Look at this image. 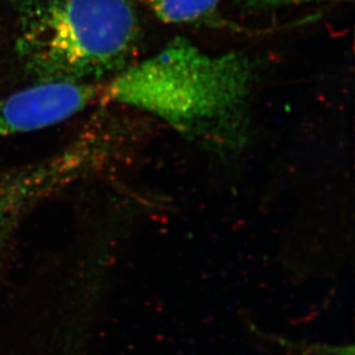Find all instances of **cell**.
<instances>
[{"mask_svg": "<svg viewBox=\"0 0 355 355\" xmlns=\"http://www.w3.org/2000/svg\"><path fill=\"white\" fill-rule=\"evenodd\" d=\"M254 78L248 54L208 53L178 37L115 74L103 99L160 119L208 148L235 151L248 139Z\"/></svg>", "mask_w": 355, "mask_h": 355, "instance_id": "obj_1", "label": "cell"}, {"mask_svg": "<svg viewBox=\"0 0 355 355\" xmlns=\"http://www.w3.org/2000/svg\"><path fill=\"white\" fill-rule=\"evenodd\" d=\"M141 37L130 0H19L17 57L40 80L92 82L127 67Z\"/></svg>", "mask_w": 355, "mask_h": 355, "instance_id": "obj_2", "label": "cell"}, {"mask_svg": "<svg viewBox=\"0 0 355 355\" xmlns=\"http://www.w3.org/2000/svg\"><path fill=\"white\" fill-rule=\"evenodd\" d=\"M96 158L94 144L80 143L42 164L0 175V245L29 209L82 178Z\"/></svg>", "mask_w": 355, "mask_h": 355, "instance_id": "obj_3", "label": "cell"}, {"mask_svg": "<svg viewBox=\"0 0 355 355\" xmlns=\"http://www.w3.org/2000/svg\"><path fill=\"white\" fill-rule=\"evenodd\" d=\"M99 94L94 82L40 80L0 99V137L53 127L85 110Z\"/></svg>", "mask_w": 355, "mask_h": 355, "instance_id": "obj_4", "label": "cell"}, {"mask_svg": "<svg viewBox=\"0 0 355 355\" xmlns=\"http://www.w3.org/2000/svg\"><path fill=\"white\" fill-rule=\"evenodd\" d=\"M164 24H193L206 20L221 0H141Z\"/></svg>", "mask_w": 355, "mask_h": 355, "instance_id": "obj_5", "label": "cell"}, {"mask_svg": "<svg viewBox=\"0 0 355 355\" xmlns=\"http://www.w3.org/2000/svg\"><path fill=\"white\" fill-rule=\"evenodd\" d=\"M330 1H352V0H241V5L248 10H262L281 7L302 6L309 3H330Z\"/></svg>", "mask_w": 355, "mask_h": 355, "instance_id": "obj_6", "label": "cell"}]
</instances>
